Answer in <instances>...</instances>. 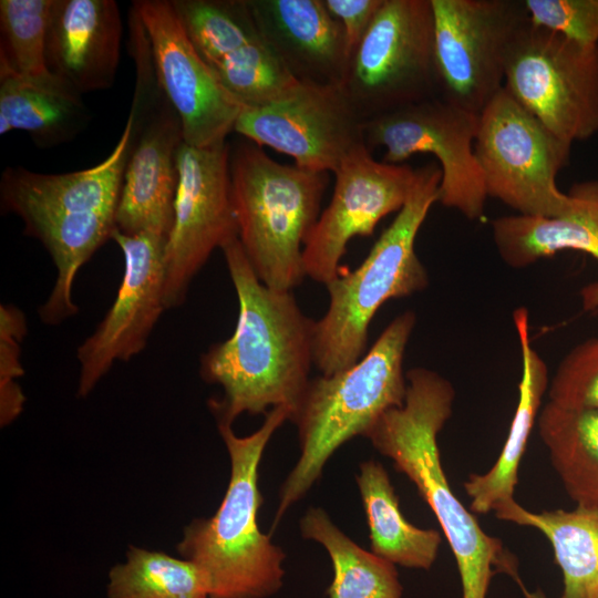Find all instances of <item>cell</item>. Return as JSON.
<instances>
[{
    "instance_id": "2e32d148",
    "label": "cell",
    "mask_w": 598,
    "mask_h": 598,
    "mask_svg": "<svg viewBox=\"0 0 598 598\" xmlns=\"http://www.w3.org/2000/svg\"><path fill=\"white\" fill-rule=\"evenodd\" d=\"M330 203L303 245L306 277L324 286L343 270L348 243L372 236L378 223L399 212L411 196L419 169L373 158L365 144L352 151L334 172Z\"/></svg>"
},
{
    "instance_id": "52a82bcc",
    "label": "cell",
    "mask_w": 598,
    "mask_h": 598,
    "mask_svg": "<svg viewBox=\"0 0 598 598\" xmlns=\"http://www.w3.org/2000/svg\"><path fill=\"white\" fill-rule=\"evenodd\" d=\"M238 239L258 279L292 291L306 277L303 245L320 216L328 173L281 164L252 142L230 148Z\"/></svg>"
},
{
    "instance_id": "f546056e",
    "label": "cell",
    "mask_w": 598,
    "mask_h": 598,
    "mask_svg": "<svg viewBox=\"0 0 598 598\" xmlns=\"http://www.w3.org/2000/svg\"><path fill=\"white\" fill-rule=\"evenodd\" d=\"M243 107H260L291 95L301 84L260 39L209 65Z\"/></svg>"
},
{
    "instance_id": "277c9868",
    "label": "cell",
    "mask_w": 598,
    "mask_h": 598,
    "mask_svg": "<svg viewBox=\"0 0 598 598\" xmlns=\"http://www.w3.org/2000/svg\"><path fill=\"white\" fill-rule=\"evenodd\" d=\"M415 323L413 311L400 313L353 365L310 379L290 416L298 430L300 455L281 485L272 529L320 478L341 445L364 436L384 412L404 404L403 359Z\"/></svg>"
},
{
    "instance_id": "83f0119b",
    "label": "cell",
    "mask_w": 598,
    "mask_h": 598,
    "mask_svg": "<svg viewBox=\"0 0 598 598\" xmlns=\"http://www.w3.org/2000/svg\"><path fill=\"white\" fill-rule=\"evenodd\" d=\"M109 579V598H208L204 574L193 561L140 547H130Z\"/></svg>"
},
{
    "instance_id": "d6986e66",
    "label": "cell",
    "mask_w": 598,
    "mask_h": 598,
    "mask_svg": "<svg viewBox=\"0 0 598 598\" xmlns=\"http://www.w3.org/2000/svg\"><path fill=\"white\" fill-rule=\"evenodd\" d=\"M123 25L114 0H53L47 33L50 72L81 95L113 85Z\"/></svg>"
},
{
    "instance_id": "74e56055",
    "label": "cell",
    "mask_w": 598,
    "mask_h": 598,
    "mask_svg": "<svg viewBox=\"0 0 598 598\" xmlns=\"http://www.w3.org/2000/svg\"><path fill=\"white\" fill-rule=\"evenodd\" d=\"M596 598H598V596Z\"/></svg>"
},
{
    "instance_id": "e575fe53",
    "label": "cell",
    "mask_w": 598,
    "mask_h": 598,
    "mask_svg": "<svg viewBox=\"0 0 598 598\" xmlns=\"http://www.w3.org/2000/svg\"><path fill=\"white\" fill-rule=\"evenodd\" d=\"M323 1L330 14L341 24L344 31L349 56H351L384 0Z\"/></svg>"
},
{
    "instance_id": "4316f807",
    "label": "cell",
    "mask_w": 598,
    "mask_h": 598,
    "mask_svg": "<svg viewBox=\"0 0 598 598\" xmlns=\"http://www.w3.org/2000/svg\"><path fill=\"white\" fill-rule=\"evenodd\" d=\"M300 532L329 554L333 577L329 598H402L403 587L395 565L358 546L320 507L301 517Z\"/></svg>"
},
{
    "instance_id": "cb8c5ba5",
    "label": "cell",
    "mask_w": 598,
    "mask_h": 598,
    "mask_svg": "<svg viewBox=\"0 0 598 598\" xmlns=\"http://www.w3.org/2000/svg\"><path fill=\"white\" fill-rule=\"evenodd\" d=\"M494 513L502 520L537 528L548 538L563 573L560 598L598 596V508L533 513L514 499Z\"/></svg>"
},
{
    "instance_id": "8d00e7d4",
    "label": "cell",
    "mask_w": 598,
    "mask_h": 598,
    "mask_svg": "<svg viewBox=\"0 0 598 598\" xmlns=\"http://www.w3.org/2000/svg\"><path fill=\"white\" fill-rule=\"evenodd\" d=\"M204 598H207V597H204Z\"/></svg>"
},
{
    "instance_id": "44dd1931",
    "label": "cell",
    "mask_w": 598,
    "mask_h": 598,
    "mask_svg": "<svg viewBox=\"0 0 598 598\" xmlns=\"http://www.w3.org/2000/svg\"><path fill=\"white\" fill-rule=\"evenodd\" d=\"M573 208L560 216H502L492 223V236L503 261L524 268L565 249L589 254L598 261V179L576 183L568 192ZM585 310L598 312V281L580 291Z\"/></svg>"
},
{
    "instance_id": "5b68a950",
    "label": "cell",
    "mask_w": 598,
    "mask_h": 598,
    "mask_svg": "<svg viewBox=\"0 0 598 598\" xmlns=\"http://www.w3.org/2000/svg\"><path fill=\"white\" fill-rule=\"evenodd\" d=\"M290 416L288 406L274 408L262 425L244 437L231 425L218 424L230 457L227 491L216 513L193 520L177 545L204 574L208 598H267L283 585L286 555L257 524L264 502L258 467L270 437Z\"/></svg>"
},
{
    "instance_id": "603a6c76",
    "label": "cell",
    "mask_w": 598,
    "mask_h": 598,
    "mask_svg": "<svg viewBox=\"0 0 598 598\" xmlns=\"http://www.w3.org/2000/svg\"><path fill=\"white\" fill-rule=\"evenodd\" d=\"M89 121L81 94L52 72L25 78L0 70L1 135L21 130L38 147H53L74 138Z\"/></svg>"
},
{
    "instance_id": "9a60e30c",
    "label": "cell",
    "mask_w": 598,
    "mask_h": 598,
    "mask_svg": "<svg viewBox=\"0 0 598 598\" xmlns=\"http://www.w3.org/2000/svg\"><path fill=\"white\" fill-rule=\"evenodd\" d=\"M364 120L340 85L301 83L289 96L260 107H243L234 131L248 141L293 158L312 172L334 173L365 144Z\"/></svg>"
},
{
    "instance_id": "7c38bea8",
    "label": "cell",
    "mask_w": 598,
    "mask_h": 598,
    "mask_svg": "<svg viewBox=\"0 0 598 598\" xmlns=\"http://www.w3.org/2000/svg\"><path fill=\"white\" fill-rule=\"evenodd\" d=\"M439 94L478 114L504 87L511 45L530 20L523 0H431Z\"/></svg>"
},
{
    "instance_id": "5bb4252c",
    "label": "cell",
    "mask_w": 598,
    "mask_h": 598,
    "mask_svg": "<svg viewBox=\"0 0 598 598\" xmlns=\"http://www.w3.org/2000/svg\"><path fill=\"white\" fill-rule=\"evenodd\" d=\"M228 143L176 155L178 184L174 223L164 256L165 309L182 306L189 286L216 248L238 239Z\"/></svg>"
},
{
    "instance_id": "1f68e13d",
    "label": "cell",
    "mask_w": 598,
    "mask_h": 598,
    "mask_svg": "<svg viewBox=\"0 0 598 598\" xmlns=\"http://www.w3.org/2000/svg\"><path fill=\"white\" fill-rule=\"evenodd\" d=\"M549 401L565 408L598 410V338L570 350L549 384Z\"/></svg>"
},
{
    "instance_id": "4dcf8cb0",
    "label": "cell",
    "mask_w": 598,
    "mask_h": 598,
    "mask_svg": "<svg viewBox=\"0 0 598 598\" xmlns=\"http://www.w3.org/2000/svg\"><path fill=\"white\" fill-rule=\"evenodd\" d=\"M53 0L0 1V70L25 78L50 73L47 33Z\"/></svg>"
},
{
    "instance_id": "9c48e42d",
    "label": "cell",
    "mask_w": 598,
    "mask_h": 598,
    "mask_svg": "<svg viewBox=\"0 0 598 598\" xmlns=\"http://www.w3.org/2000/svg\"><path fill=\"white\" fill-rule=\"evenodd\" d=\"M570 150L504 87L478 115L474 151L487 196L519 215L556 217L573 208L574 196L557 186Z\"/></svg>"
},
{
    "instance_id": "ac0fdd59",
    "label": "cell",
    "mask_w": 598,
    "mask_h": 598,
    "mask_svg": "<svg viewBox=\"0 0 598 598\" xmlns=\"http://www.w3.org/2000/svg\"><path fill=\"white\" fill-rule=\"evenodd\" d=\"M122 249L124 271L116 297L95 330L76 349L78 395L85 398L115 362L141 353L165 311L164 256L167 238L154 234L112 238Z\"/></svg>"
},
{
    "instance_id": "6da1fadb",
    "label": "cell",
    "mask_w": 598,
    "mask_h": 598,
    "mask_svg": "<svg viewBox=\"0 0 598 598\" xmlns=\"http://www.w3.org/2000/svg\"><path fill=\"white\" fill-rule=\"evenodd\" d=\"M221 251L239 311L231 337L200 355L202 379L223 389L209 408L218 424L229 425L243 413L266 414L269 408L288 406L292 414L315 364V321L292 291L270 289L258 279L239 239Z\"/></svg>"
},
{
    "instance_id": "ffe728a7",
    "label": "cell",
    "mask_w": 598,
    "mask_h": 598,
    "mask_svg": "<svg viewBox=\"0 0 598 598\" xmlns=\"http://www.w3.org/2000/svg\"><path fill=\"white\" fill-rule=\"evenodd\" d=\"M261 40L301 83L340 85L349 63L344 31L323 0H247Z\"/></svg>"
},
{
    "instance_id": "836d02e7",
    "label": "cell",
    "mask_w": 598,
    "mask_h": 598,
    "mask_svg": "<svg viewBox=\"0 0 598 598\" xmlns=\"http://www.w3.org/2000/svg\"><path fill=\"white\" fill-rule=\"evenodd\" d=\"M536 25L584 44H598V0H523Z\"/></svg>"
},
{
    "instance_id": "8992f818",
    "label": "cell",
    "mask_w": 598,
    "mask_h": 598,
    "mask_svg": "<svg viewBox=\"0 0 598 598\" xmlns=\"http://www.w3.org/2000/svg\"><path fill=\"white\" fill-rule=\"evenodd\" d=\"M441 169L419 168L416 185L361 265L341 271L326 285L329 305L315 321L313 363L322 375L346 370L367 352L368 332L377 311L390 299L409 297L429 285L415 251L417 233L439 202Z\"/></svg>"
},
{
    "instance_id": "7a4b0ae2",
    "label": "cell",
    "mask_w": 598,
    "mask_h": 598,
    "mask_svg": "<svg viewBox=\"0 0 598 598\" xmlns=\"http://www.w3.org/2000/svg\"><path fill=\"white\" fill-rule=\"evenodd\" d=\"M131 147L128 116L112 152L90 168L43 174L17 166L2 172L1 209L23 221L24 234L43 245L56 269L52 290L38 309L47 326L61 324L79 312L73 283L80 268L115 230Z\"/></svg>"
},
{
    "instance_id": "7402d4cb",
    "label": "cell",
    "mask_w": 598,
    "mask_h": 598,
    "mask_svg": "<svg viewBox=\"0 0 598 598\" xmlns=\"http://www.w3.org/2000/svg\"><path fill=\"white\" fill-rule=\"evenodd\" d=\"M522 354V377L518 402L502 452L485 474H472L464 483L471 497V511L487 514L514 501L518 467L532 429L537 420L542 399L548 389V369L533 348L529 336V317L520 307L513 313Z\"/></svg>"
},
{
    "instance_id": "8fae6325",
    "label": "cell",
    "mask_w": 598,
    "mask_h": 598,
    "mask_svg": "<svg viewBox=\"0 0 598 598\" xmlns=\"http://www.w3.org/2000/svg\"><path fill=\"white\" fill-rule=\"evenodd\" d=\"M340 86L364 121L437 95L431 0H384Z\"/></svg>"
},
{
    "instance_id": "484cf974",
    "label": "cell",
    "mask_w": 598,
    "mask_h": 598,
    "mask_svg": "<svg viewBox=\"0 0 598 598\" xmlns=\"http://www.w3.org/2000/svg\"><path fill=\"white\" fill-rule=\"evenodd\" d=\"M551 464L577 506L598 508V410L548 402L537 416Z\"/></svg>"
},
{
    "instance_id": "e0dca14e",
    "label": "cell",
    "mask_w": 598,
    "mask_h": 598,
    "mask_svg": "<svg viewBox=\"0 0 598 598\" xmlns=\"http://www.w3.org/2000/svg\"><path fill=\"white\" fill-rule=\"evenodd\" d=\"M159 84L178 114L184 143L208 148L227 143L243 110L188 39L171 1L138 0Z\"/></svg>"
},
{
    "instance_id": "4fadbf2b",
    "label": "cell",
    "mask_w": 598,
    "mask_h": 598,
    "mask_svg": "<svg viewBox=\"0 0 598 598\" xmlns=\"http://www.w3.org/2000/svg\"><path fill=\"white\" fill-rule=\"evenodd\" d=\"M478 114L434 95L364 121V143L383 147L382 162L403 164L415 154L439 163V203L470 220L480 219L487 193L474 144Z\"/></svg>"
},
{
    "instance_id": "d4e9b609",
    "label": "cell",
    "mask_w": 598,
    "mask_h": 598,
    "mask_svg": "<svg viewBox=\"0 0 598 598\" xmlns=\"http://www.w3.org/2000/svg\"><path fill=\"white\" fill-rule=\"evenodd\" d=\"M355 481L371 551L394 565L430 569L442 542L440 532L419 528L404 518L389 474L380 462H362Z\"/></svg>"
},
{
    "instance_id": "d6a6232c",
    "label": "cell",
    "mask_w": 598,
    "mask_h": 598,
    "mask_svg": "<svg viewBox=\"0 0 598 598\" xmlns=\"http://www.w3.org/2000/svg\"><path fill=\"white\" fill-rule=\"evenodd\" d=\"M27 333L23 312L12 305L0 307V404L1 425L22 411L24 396L16 380L23 374L20 344Z\"/></svg>"
},
{
    "instance_id": "ba28073f",
    "label": "cell",
    "mask_w": 598,
    "mask_h": 598,
    "mask_svg": "<svg viewBox=\"0 0 598 598\" xmlns=\"http://www.w3.org/2000/svg\"><path fill=\"white\" fill-rule=\"evenodd\" d=\"M130 49L136 70L132 147L124 172L115 230L168 238L178 184L176 155L184 143L178 114L165 95L155 70L144 27L130 12Z\"/></svg>"
},
{
    "instance_id": "d590c367",
    "label": "cell",
    "mask_w": 598,
    "mask_h": 598,
    "mask_svg": "<svg viewBox=\"0 0 598 598\" xmlns=\"http://www.w3.org/2000/svg\"><path fill=\"white\" fill-rule=\"evenodd\" d=\"M518 586L520 587L525 598H546L544 591L540 588H537L534 591H528L522 580L518 582Z\"/></svg>"
},
{
    "instance_id": "f1b7e54d",
    "label": "cell",
    "mask_w": 598,
    "mask_h": 598,
    "mask_svg": "<svg viewBox=\"0 0 598 598\" xmlns=\"http://www.w3.org/2000/svg\"><path fill=\"white\" fill-rule=\"evenodd\" d=\"M188 39L208 65L260 40L247 0H172Z\"/></svg>"
},
{
    "instance_id": "30bf717a",
    "label": "cell",
    "mask_w": 598,
    "mask_h": 598,
    "mask_svg": "<svg viewBox=\"0 0 598 598\" xmlns=\"http://www.w3.org/2000/svg\"><path fill=\"white\" fill-rule=\"evenodd\" d=\"M504 89L570 145L598 133V44L577 42L529 20L508 51Z\"/></svg>"
},
{
    "instance_id": "3957f363",
    "label": "cell",
    "mask_w": 598,
    "mask_h": 598,
    "mask_svg": "<svg viewBox=\"0 0 598 598\" xmlns=\"http://www.w3.org/2000/svg\"><path fill=\"white\" fill-rule=\"evenodd\" d=\"M405 377L404 404L384 412L364 437L392 460L432 509L454 554L462 598H486L495 574L505 573L516 582L520 578L515 557L454 495L441 464L437 435L452 415L454 388L426 368H413Z\"/></svg>"
}]
</instances>
